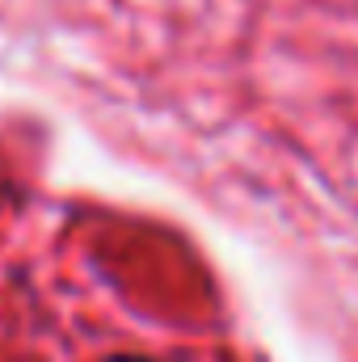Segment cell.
<instances>
[{"label":"cell","mask_w":358,"mask_h":362,"mask_svg":"<svg viewBox=\"0 0 358 362\" xmlns=\"http://www.w3.org/2000/svg\"><path fill=\"white\" fill-rule=\"evenodd\" d=\"M114 362H152V358H114Z\"/></svg>","instance_id":"6da1fadb"}]
</instances>
